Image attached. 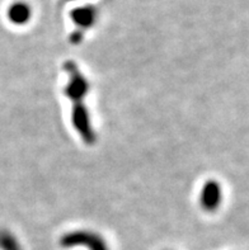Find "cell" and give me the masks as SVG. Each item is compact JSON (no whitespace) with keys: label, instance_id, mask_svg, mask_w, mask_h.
Instances as JSON below:
<instances>
[{"label":"cell","instance_id":"obj_1","mask_svg":"<svg viewBox=\"0 0 249 250\" xmlns=\"http://www.w3.org/2000/svg\"><path fill=\"white\" fill-rule=\"evenodd\" d=\"M5 16L12 24L22 27L29 23L33 17V9L31 4L25 0H14L6 8Z\"/></svg>","mask_w":249,"mask_h":250},{"label":"cell","instance_id":"obj_2","mask_svg":"<svg viewBox=\"0 0 249 250\" xmlns=\"http://www.w3.org/2000/svg\"><path fill=\"white\" fill-rule=\"evenodd\" d=\"M70 17L75 23L76 27L80 28H91V25L97 22L98 9L91 4H85L82 6H76L75 9L71 10Z\"/></svg>","mask_w":249,"mask_h":250},{"label":"cell","instance_id":"obj_3","mask_svg":"<svg viewBox=\"0 0 249 250\" xmlns=\"http://www.w3.org/2000/svg\"><path fill=\"white\" fill-rule=\"evenodd\" d=\"M202 206L207 211H215L223 201V189L216 182H208L202 189Z\"/></svg>","mask_w":249,"mask_h":250},{"label":"cell","instance_id":"obj_4","mask_svg":"<svg viewBox=\"0 0 249 250\" xmlns=\"http://www.w3.org/2000/svg\"><path fill=\"white\" fill-rule=\"evenodd\" d=\"M0 250H21L18 241L10 232L0 231Z\"/></svg>","mask_w":249,"mask_h":250}]
</instances>
